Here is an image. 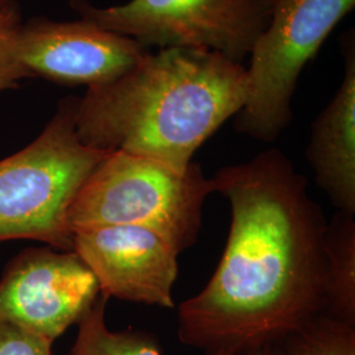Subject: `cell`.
Returning <instances> with one entry per match:
<instances>
[{
  "instance_id": "cell-6",
  "label": "cell",
  "mask_w": 355,
  "mask_h": 355,
  "mask_svg": "<svg viewBox=\"0 0 355 355\" xmlns=\"http://www.w3.org/2000/svg\"><path fill=\"white\" fill-rule=\"evenodd\" d=\"M82 20L152 48L216 51L242 64L270 23L275 0H130L99 8L69 0Z\"/></svg>"
},
{
  "instance_id": "cell-13",
  "label": "cell",
  "mask_w": 355,
  "mask_h": 355,
  "mask_svg": "<svg viewBox=\"0 0 355 355\" xmlns=\"http://www.w3.org/2000/svg\"><path fill=\"white\" fill-rule=\"evenodd\" d=\"M280 346L286 355H355V325L320 315Z\"/></svg>"
},
{
  "instance_id": "cell-12",
  "label": "cell",
  "mask_w": 355,
  "mask_h": 355,
  "mask_svg": "<svg viewBox=\"0 0 355 355\" xmlns=\"http://www.w3.org/2000/svg\"><path fill=\"white\" fill-rule=\"evenodd\" d=\"M108 297L102 293L78 322V336L67 355H164L157 337L145 330L110 329L105 321Z\"/></svg>"
},
{
  "instance_id": "cell-8",
  "label": "cell",
  "mask_w": 355,
  "mask_h": 355,
  "mask_svg": "<svg viewBox=\"0 0 355 355\" xmlns=\"http://www.w3.org/2000/svg\"><path fill=\"white\" fill-rule=\"evenodd\" d=\"M149 51L133 38L82 19H35L23 24L17 36V55L29 76L89 89L125 74Z\"/></svg>"
},
{
  "instance_id": "cell-1",
  "label": "cell",
  "mask_w": 355,
  "mask_h": 355,
  "mask_svg": "<svg viewBox=\"0 0 355 355\" xmlns=\"http://www.w3.org/2000/svg\"><path fill=\"white\" fill-rule=\"evenodd\" d=\"M228 241L212 278L178 308L179 341L205 355L278 346L322 315L327 218L279 149L220 168Z\"/></svg>"
},
{
  "instance_id": "cell-17",
  "label": "cell",
  "mask_w": 355,
  "mask_h": 355,
  "mask_svg": "<svg viewBox=\"0 0 355 355\" xmlns=\"http://www.w3.org/2000/svg\"><path fill=\"white\" fill-rule=\"evenodd\" d=\"M8 1H13V0H0V4H4V3H8Z\"/></svg>"
},
{
  "instance_id": "cell-7",
  "label": "cell",
  "mask_w": 355,
  "mask_h": 355,
  "mask_svg": "<svg viewBox=\"0 0 355 355\" xmlns=\"http://www.w3.org/2000/svg\"><path fill=\"white\" fill-rule=\"evenodd\" d=\"M101 295L96 277L76 252L28 248L0 279V320L54 343Z\"/></svg>"
},
{
  "instance_id": "cell-9",
  "label": "cell",
  "mask_w": 355,
  "mask_h": 355,
  "mask_svg": "<svg viewBox=\"0 0 355 355\" xmlns=\"http://www.w3.org/2000/svg\"><path fill=\"white\" fill-rule=\"evenodd\" d=\"M73 252L91 268L103 296L175 306L179 254L152 230L133 225L78 229L73 232Z\"/></svg>"
},
{
  "instance_id": "cell-4",
  "label": "cell",
  "mask_w": 355,
  "mask_h": 355,
  "mask_svg": "<svg viewBox=\"0 0 355 355\" xmlns=\"http://www.w3.org/2000/svg\"><path fill=\"white\" fill-rule=\"evenodd\" d=\"M78 99L64 98L36 140L0 159V243L32 240L73 252L69 208L110 153L79 140Z\"/></svg>"
},
{
  "instance_id": "cell-10",
  "label": "cell",
  "mask_w": 355,
  "mask_h": 355,
  "mask_svg": "<svg viewBox=\"0 0 355 355\" xmlns=\"http://www.w3.org/2000/svg\"><path fill=\"white\" fill-rule=\"evenodd\" d=\"M345 76L333 99L312 124L305 150L316 184L343 212L355 214V38L347 32L341 45Z\"/></svg>"
},
{
  "instance_id": "cell-5",
  "label": "cell",
  "mask_w": 355,
  "mask_h": 355,
  "mask_svg": "<svg viewBox=\"0 0 355 355\" xmlns=\"http://www.w3.org/2000/svg\"><path fill=\"white\" fill-rule=\"evenodd\" d=\"M355 0H275L270 23L250 51L248 98L236 129L272 142L288 128L297 79Z\"/></svg>"
},
{
  "instance_id": "cell-2",
  "label": "cell",
  "mask_w": 355,
  "mask_h": 355,
  "mask_svg": "<svg viewBox=\"0 0 355 355\" xmlns=\"http://www.w3.org/2000/svg\"><path fill=\"white\" fill-rule=\"evenodd\" d=\"M248 98L246 67L195 48L149 51L78 99L79 140L103 152L152 158L184 171L196 150Z\"/></svg>"
},
{
  "instance_id": "cell-15",
  "label": "cell",
  "mask_w": 355,
  "mask_h": 355,
  "mask_svg": "<svg viewBox=\"0 0 355 355\" xmlns=\"http://www.w3.org/2000/svg\"><path fill=\"white\" fill-rule=\"evenodd\" d=\"M53 343L0 320V355H51Z\"/></svg>"
},
{
  "instance_id": "cell-3",
  "label": "cell",
  "mask_w": 355,
  "mask_h": 355,
  "mask_svg": "<svg viewBox=\"0 0 355 355\" xmlns=\"http://www.w3.org/2000/svg\"><path fill=\"white\" fill-rule=\"evenodd\" d=\"M212 178L198 164L184 171L152 158L108 153L78 191L67 225L78 229L133 225L149 229L182 254L198 241Z\"/></svg>"
},
{
  "instance_id": "cell-16",
  "label": "cell",
  "mask_w": 355,
  "mask_h": 355,
  "mask_svg": "<svg viewBox=\"0 0 355 355\" xmlns=\"http://www.w3.org/2000/svg\"><path fill=\"white\" fill-rule=\"evenodd\" d=\"M250 355H286V353L283 352L282 346L278 345V346H267L258 352H254L253 354Z\"/></svg>"
},
{
  "instance_id": "cell-11",
  "label": "cell",
  "mask_w": 355,
  "mask_h": 355,
  "mask_svg": "<svg viewBox=\"0 0 355 355\" xmlns=\"http://www.w3.org/2000/svg\"><path fill=\"white\" fill-rule=\"evenodd\" d=\"M322 315L355 325V214L337 211L325 229Z\"/></svg>"
},
{
  "instance_id": "cell-14",
  "label": "cell",
  "mask_w": 355,
  "mask_h": 355,
  "mask_svg": "<svg viewBox=\"0 0 355 355\" xmlns=\"http://www.w3.org/2000/svg\"><path fill=\"white\" fill-rule=\"evenodd\" d=\"M21 17L13 1L0 4V91L17 87L24 78H31L17 55V36Z\"/></svg>"
}]
</instances>
